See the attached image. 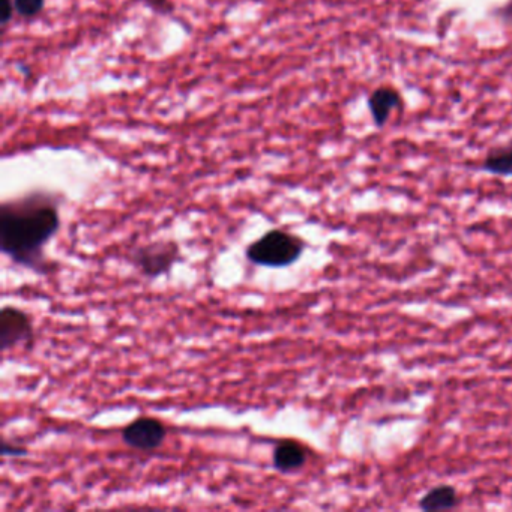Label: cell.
Segmentation results:
<instances>
[{
	"label": "cell",
	"instance_id": "obj_11",
	"mask_svg": "<svg viewBox=\"0 0 512 512\" xmlns=\"http://www.w3.org/2000/svg\"><path fill=\"white\" fill-rule=\"evenodd\" d=\"M145 5L155 13L163 14V16H167V14L170 16L175 10L172 0H145Z\"/></svg>",
	"mask_w": 512,
	"mask_h": 512
},
{
	"label": "cell",
	"instance_id": "obj_6",
	"mask_svg": "<svg viewBox=\"0 0 512 512\" xmlns=\"http://www.w3.org/2000/svg\"><path fill=\"white\" fill-rule=\"evenodd\" d=\"M367 107L374 127L380 130L388 125L392 113L404 109V98L394 86L382 85L368 95Z\"/></svg>",
	"mask_w": 512,
	"mask_h": 512
},
{
	"label": "cell",
	"instance_id": "obj_4",
	"mask_svg": "<svg viewBox=\"0 0 512 512\" xmlns=\"http://www.w3.org/2000/svg\"><path fill=\"white\" fill-rule=\"evenodd\" d=\"M34 323L26 311L17 307L2 308L0 311V349L2 352L22 346V344L34 343Z\"/></svg>",
	"mask_w": 512,
	"mask_h": 512
},
{
	"label": "cell",
	"instance_id": "obj_9",
	"mask_svg": "<svg viewBox=\"0 0 512 512\" xmlns=\"http://www.w3.org/2000/svg\"><path fill=\"white\" fill-rule=\"evenodd\" d=\"M482 172L500 178H512V142L491 149L481 163Z\"/></svg>",
	"mask_w": 512,
	"mask_h": 512
},
{
	"label": "cell",
	"instance_id": "obj_12",
	"mask_svg": "<svg viewBox=\"0 0 512 512\" xmlns=\"http://www.w3.org/2000/svg\"><path fill=\"white\" fill-rule=\"evenodd\" d=\"M26 454H28V449L23 448V446L11 443L10 440L2 442V455L4 457H23Z\"/></svg>",
	"mask_w": 512,
	"mask_h": 512
},
{
	"label": "cell",
	"instance_id": "obj_10",
	"mask_svg": "<svg viewBox=\"0 0 512 512\" xmlns=\"http://www.w3.org/2000/svg\"><path fill=\"white\" fill-rule=\"evenodd\" d=\"M46 8V0H14V11L22 19H37Z\"/></svg>",
	"mask_w": 512,
	"mask_h": 512
},
{
	"label": "cell",
	"instance_id": "obj_13",
	"mask_svg": "<svg viewBox=\"0 0 512 512\" xmlns=\"http://www.w3.org/2000/svg\"><path fill=\"white\" fill-rule=\"evenodd\" d=\"M494 16L506 26H512V0L493 11Z\"/></svg>",
	"mask_w": 512,
	"mask_h": 512
},
{
	"label": "cell",
	"instance_id": "obj_7",
	"mask_svg": "<svg viewBox=\"0 0 512 512\" xmlns=\"http://www.w3.org/2000/svg\"><path fill=\"white\" fill-rule=\"evenodd\" d=\"M308 449L298 440L284 439L275 446L272 452V463L281 473H292L302 469L307 464Z\"/></svg>",
	"mask_w": 512,
	"mask_h": 512
},
{
	"label": "cell",
	"instance_id": "obj_1",
	"mask_svg": "<svg viewBox=\"0 0 512 512\" xmlns=\"http://www.w3.org/2000/svg\"><path fill=\"white\" fill-rule=\"evenodd\" d=\"M61 229L58 200L49 193L26 194L0 206V248L16 265L46 274V245Z\"/></svg>",
	"mask_w": 512,
	"mask_h": 512
},
{
	"label": "cell",
	"instance_id": "obj_3",
	"mask_svg": "<svg viewBox=\"0 0 512 512\" xmlns=\"http://www.w3.org/2000/svg\"><path fill=\"white\" fill-rule=\"evenodd\" d=\"M181 250L173 241H158L136 248L131 256V262L139 269L140 274L146 278L161 277L172 271L173 266L179 262Z\"/></svg>",
	"mask_w": 512,
	"mask_h": 512
},
{
	"label": "cell",
	"instance_id": "obj_2",
	"mask_svg": "<svg viewBox=\"0 0 512 512\" xmlns=\"http://www.w3.org/2000/svg\"><path fill=\"white\" fill-rule=\"evenodd\" d=\"M305 251V242L293 233L271 230L248 245L247 259L257 266L286 268L298 262Z\"/></svg>",
	"mask_w": 512,
	"mask_h": 512
},
{
	"label": "cell",
	"instance_id": "obj_14",
	"mask_svg": "<svg viewBox=\"0 0 512 512\" xmlns=\"http://www.w3.org/2000/svg\"><path fill=\"white\" fill-rule=\"evenodd\" d=\"M14 13V0H2V7H0V14H2V29L7 28L10 25L11 19H13Z\"/></svg>",
	"mask_w": 512,
	"mask_h": 512
},
{
	"label": "cell",
	"instance_id": "obj_5",
	"mask_svg": "<svg viewBox=\"0 0 512 512\" xmlns=\"http://www.w3.org/2000/svg\"><path fill=\"white\" fill-rule=\"evenodd\" d=\"M167 428L160 419L140 416L122 430L125 445L137 451H154L163 445Z\"/></svg>",
	"mask_w": 512,
	"mask_h": 512
},
{
	"label": "cell",
	"instance_id": "obj_8",
	"mask_svg": "<svg viewBox=\"0 0 512 512\" xmlns=\"http://www.w3.org/2000/svg\"><path fill=\"white\" fill-rule=\"evenodd\" d=\"M460 503L455 487L449 484L437 485L419 499V509L425 512L448 511Z\"/></svg>",
	"mask_w": 512,
	"mask_h": 512
}]
</instances>
